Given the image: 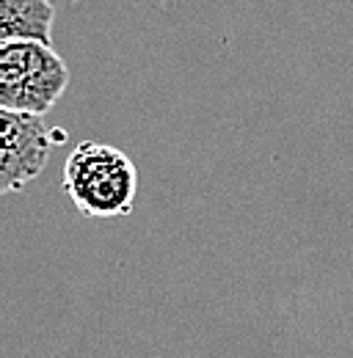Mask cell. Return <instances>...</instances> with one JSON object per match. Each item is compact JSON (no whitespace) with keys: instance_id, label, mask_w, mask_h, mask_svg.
I'll use <instances>...</instances> for the list:
<instances>
[{"instance_id":"277c9868","label":"cell","mask_w":353,"mask_h":358,"mask_svg":"<svg viewBox=\"0 0 353 358\" xmlns=\"http://www.w3.org/2000/svg\"><path fill=\"white\" fill-rule=\"evenodd\" d=\"M53 3L50 0H0V45L53 39Z\"/></svg>"},{"instance_id":"3957f363","label":"cell","mask_w":353,"mask_h":358,"mask_svg":"<svg viewBox=\"0 0 353 358\" xmlns=\"http://www.w3.org/2000/svg\"><path fill=\"white\" fill-rule=\"evenodd\" d=\"M61 141L64 133L47 127L44 116L0 108V190H20L39 177Z\"/></svg>"},{"instance_id":"7a4b0ae2","label":"cell","mask_w":353,"mask_h":358,"mask_svg":"<svg viewBox=\"0 0 353 358\" xmlns=\"http://www.w3.org/2000/svg\"><path fill=\"white\" fill-rule=\"evenodd\" d=\"M69 86L67 61L50 45L8 42L0 45V108L44 116Z\"/></svg>"},{"instance_id":"6da1fadb","label":"cell","mask_w":353,"mask_h":358,"mask_svg":"<svg viewBox=\"0 0 353 358\" xmlns=\"http://www.w3.org/2000/svg\"><path fill=\"white\" fill-rule=\"evenodd\" d=\"M138 171L111 143L83 141L64 166V193L86 218H122L132 210Z\"/></svg>"}]
</instances>
